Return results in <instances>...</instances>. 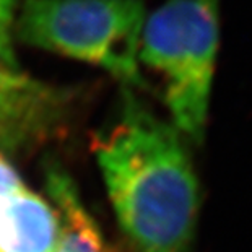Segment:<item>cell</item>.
I'll list each match as a JSON object with an SVG mask.
<instances>
[{
  "instance_id": "6",
  "label": "cell",
  "mask_w": 252,
  "mask_h": 252,
  "mask_svg": "<svg viewBox=\"0 0 252 252\" xmlns=\"http://www.w3.org/2000/svg\"><path fill=\"white\" fill-rule=\"evenodd\" d=\"M46 187L59 217L56 252H111L70 176L59 166H49L46 171Z\"/></svg>"
},
{
  "instance_id": "1",
  "label": "cell",
  "mask_w": 252,
  "mask_h": 252,
  "mask_svg": "<svg viewBox=\"0 0 252 252\" xmlns=\"http://www.w3.org/2000/svg\"><path fill=\"white\" fill-rule=\"evenodd\" d=\"M96 145L112 208L135 252H190L200 187L184 138L127 94Z\"/></svg>"
},
{
  "instance_id": "5",
  "label": "cell",
  "mask_w": 252,
  "mask_h": 252,
  "mask_svg": "<svg viewBox=\"0 0 252 252\" xmlns=\"http://www.w3.org/2000/svg\"><path fill=\"white\" fill-rule=\"evenodd\" d=\"M59 217L25 187L0 202V252H56Z\"/></svg>"
},
{
  "instance_id": "2",
  "label": "cell",
  "mask_w": 252,
  "mask_h": 252,
  "mask_svg": "<svg viewBox=\"0 0 252 252\" xmlns=\"http://www.w3.org/2000/svg\"><path fill=\"white\" fill-rule=\"evenodd\" d=\"M220 41L218 0H166L145 18L138 63L161 75L171 126L200 143Z\"/></svg>"
},
{
  "instance_id": "4",
  "label": "cell",
  "mask_w": 252,
  "mask_h": 252,
  "mask_svg": "<svg viewBox=\"0 0 252 252\" xmlns=\"http://www.w3.org/2000/svg\"><path fill=\"white\" fill-rule=\"evenodd\" d=\"M17 8L18 0H0V147L12 150L44 138L63 108L61 91L26 73L15 57Z\"/></svg>"
},
{
  "instance_id": "7",
  "label": "cell",
  "mask_w": 252,
  "mask_h": 252,
  "mask_svg": "<svg viewBox=\"0 0 252 252\" xmlns=\"http://www.w3.org/2000/svg\"><path fill=\"white\" fill-rule=\"evenodd\" d=\"M23 182L12 166L0 157V202L23 189Z\"/></svg>"
},
{
  "instance_id": "3",
  "label": "cell",
  "mask_w": 252,
  "mask_h": 252,
  "mask_svg": "<svg viewBox=\"0 0 252 252\" xmlns=\"http://www.w3.org/2000/svg\"><path fill=\"white\" fill-rule=\"evenodd\" d=\"M142 0H25L15 18L20 41L98 65L127 85L142 83Z\"/></svg>"
}]
</instances>
